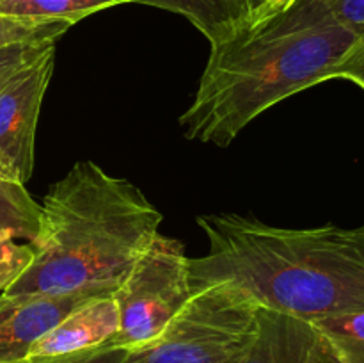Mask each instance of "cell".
<instances>
[{
    "label": "cell",
    "instance_id": "obj_1",
    "mask_svg": "<svg viewBox=\"0 0 364 363\" xmlns=\"http://www.w3.org/2000/svg\"><path fill=\"white\" fill-rule=\"evenodd\" d=\"M355 38L322 0L288 9L210 46L192 103L180 117L185 137L226 148L259 114L283 100L341 77Z\"/></svg>",
    "mask_w": 364,
    "mask_h": 363
},
{
    "label": "cell",
    "instance_id": "obj_2",
    "mask_svg": "<svg viewBox=\"0 0 364 363\" xmlns=\"http://www.w3.org/2000/svg\"><path fill=\"white\" fill-rule=\"evenodd\" d=\"M208 251L188 258L194 288L230 281L259 306L304 320L364 310V224L279 228L251 216L196 219Z\"/></svg>",
    "mask_w": 364,
    "mask_h": 363
},
{
    "label": "cell",
    "instance_id": "obj_3",
    "mask_svg": "<svg viewBox=\"0 0 364 363\" xmlns=\"http://www.w3.org/2000/svg\"><path fill=\"white\" fill-rule=\"evenodd\" d=\"M41 206L34 260L4 294L114 295L164 219L137 185L91 160L55 182Z\"/></svg>",
    "mask_w": 364,
    "mask_h": 363
},
{
    "label": "cell",
    "instance_id": "obj_4",
    "mask_svg": "<svg viewBox=\"0 0 364 363\" xmlns=\"http://www.w3.org/2000/svg\"><path fill=\"white\" fill-rule=\"evenodd\" d=\"M258 302L230 281L194 292L153 342L124 363H240L256 331Z\"/></svg>",
    "mask_w": 364,
    "mask_h": 363
},
{
    "label": "cell",
    "instance_id": "obj_5",
    "mask_svg": "<svg viewBox=\"0 0 364 363\" xmlns=\"http://www.w3.org/2000/svg\"><path fill=\"white\" fill-rule=\"evenodd\" d=\"M194 292L185 246L159 233L114 292L119 327L109 344L132 351L153 342Z\"/></svg>",
    "mask_w": 364,
    "mask_h": 363
},
{
    "label": "cell",
    "instance_id": "obj_6",
    "mask_svg": "<svg viewBox=\"0 0 364 363\" xmlns=\"http://www.w3.org/2000/svg\"><path fill=\"white\" fill-rule=\"evenodd\" d=\"M53 70L55 50L0 89V174L23 185L34 171L36 132Z\"/></svg>",
    "mask_w": 364,
    "mask_h": 363
},
{
    "label": "cell",
    "instance_id": "obj_7",
    "mask_svg": "<svg viewBox=\"0 0 364 363\" xmlns=\"http://www.w3.org/2000/svg\"><path fill=\"white\" fill-rule=\"evenodd\" d=\"M240 363H341V359L311 320L258 306L255 337Z\"/></svg>",
    "mask_w": 364,
    "mask_h": 363
},
{
    "label": "cell",
    "instance_id": "obj_8",
    "mask_svg": "<svg viewBox=\"0 0 364 363\" xmlns=\"http://www.w3.org/2000/svg\"><path fill=\"white\" fill-rule=\"evenodd\" d=\"M98 295L0 294V363H20L64 315Z\"/></svg>",
    "mask_w": 364,
    "mask_h": 363
},
{
    "label": "cell",
    "instance_id": "obj_9",
    "mask_svg": "<svg viewBox=\"0 0 364 363\" xmlns=\"http://www.w3.org/2000/svg\"><path fill=\"white\" fill-rule=\"evenodd\" d=\"M119 327L114 295L91 298L64 315L31 347L27 358L68 354L109 344Z\"/></svg>",
    "mask_w": 364,
    "mask_h": 363
},
{
    "label": "cell",
    "instance_id": "obj_10",
    "mask_svg": "<svg viewBox=\"0 0 364 363\" xmlns=\"http://www.w3.org/2000/svg\"><path fill=\"white\" fill-rule=\"evenodd\" d=\"M137 4L181 14L208 39L210 46L230 41L249 27L242 0H137Z\"/></svg>",
    "mask_w": 364,
    "mask_h": 363
},
{
    "label": "cell",
    "instance_id": "obj_11",
    "mask_svg": "<svg viewBox=\"0 0 364 363\" xmlns=\"http://www.w3.org/2000/svg\"><path fill=\"white\" fill-rule=\"evenodd\" d=\"M41 228L43 206L23 184L0 174V230L11 231L14 238H25L32 244Z\"/></svg>",
    "mask_w": 364,
    "mask_h": 363
},
{
    "label": "cell",
    "instance_id": "obj_12",
    "mask_svg": "<svg viewBox=\"0 0 364 363\" xmlns=\"http://www.w3.org/2000/svg\"><path fill=\"white\" fill-rule=\"evenodd\" d=\"M137 0H0V14L36 20H60L75 25L91 14Z\"/></svg>",
    "mask_w": 364,
    "mask_h": 363
},
{
    "label": "cell",
    "instance_id": "obj_13",
    "mask_svg": "<svg viewBox=\"0 0 364 363\" xmlns=\"http://www.w3.org/2000/svg\"><path fill=\"white\" fill-rule=\"evenodd\" d=\"M322 4L331 18L355 38V48L340 78L354 82L364 91V0H322Z\"/></svg>",
    "mask_w": 364,
    "mask_h": 363
},
{
    "label": "cell",
    "instance_id": "obj_14",
    "mask_svg": "<svg viewBox=\"0 0 364 363\" xmlns=\"http://www.w3.org/2000/svg\"><path fill=\"white\" fill-rule=\"evenodd\" d=\"M329 338L341 363H364V310L313 320Z\"/></svg>",
    "mask_w": 364,
    "mask_h": 363
},
{
    "label": "cell",
    "instance_id": "obj_15",
    "mask_svg": "<svg viewBox=\"0 0 364 363\" xmlns=\"http://www.w3.org/2000/svg\"><path fill=\"white\" fill-rule=\"evenodd\" d=\"M73 27L60 20H36L0 14V48L18 43L57 41Z\"/></svg>",
    "mask_w": 364,
    "mask_h": 363
},
{
    "label": "cell",
    "instance_id": "obj_16",
    "mask_svg": "<svg viewBox=\"0 0 364 363\" xmlns=\"http://www.w3.org/2000/svg\"><path fill=\"white\" fill-rule=\"evenodd\" d=\"M57 41H32L0 48V89L16 77L20 71L27 70L39 59L55 50Z\"/></svg>",
    "mask_w": 364,
    "mask_h": 363
},
{
    "label": "cell",
    "instance_id": "obj_17",
    "mask_svg": "<svg viewBox=\"0 0 364 363\" xmlns=\"http://www.w3.org/2000/svg\"><path fill=\"white\" fill-rule=\"evenodd\" d=\"M34 260L31 244H18L13 233L0 230V292L14 283Z\"/></svg>",
    "mask_w": 364,
    "mask_h": 363
},
{
    "label": "cell",
    "instance_id": "obj_18",
    "mask_svg": "<svg viewBox=\"0 0 364 363\" xmlns=\"http://www.w3.org/2000/svg\"><path fill=\"white\" fill-rule=\"evenodd\" d=\"M127 354L128 349L116 347L112 344H103L98 347L84 349V351L68 352V354L25 358L20 363H124Z\"/></svg>",
    "mask_w": 364,
    "mask_h": 363
},
{
    "label": "cell",
    "instance_id": "obj_19",
    "mask_svg": "<svg viewBox=\"0 0 364 363\" xmlns=\"http://www.w3.org/2000/svg\"><path fill=\"white\" fill-rule=\"evenodd\" d=\"M245 16H247L249 27L259 23L267 16V0H242Z\"/></svg>",
    "mask_w": 364,
    "mask_h": 363
},
{
    "label": "cell",
    "instance_id": "obj_20",
    "mask_svg": "<svg viewBox=\"0 0 364 363\" xmlns=\"http://www.w3.org/2000/svg\"><path fill=\"white\" fill-rule=\"evenodd\" d=\"M295 0H267V16L265 20L269 16H272V14H277L281 13V11L288 9V7L294 4Z\"/></svg>",
    "mask_w": 364,
    "mask_h": 363
}]
</instances>
